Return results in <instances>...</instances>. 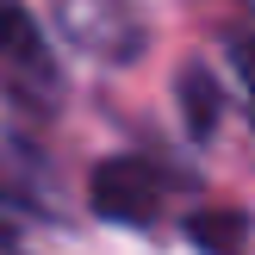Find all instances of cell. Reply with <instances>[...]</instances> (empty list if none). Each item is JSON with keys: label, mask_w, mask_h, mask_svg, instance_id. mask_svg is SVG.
Masks as SVG:
<instances>
[{"label": "cell", "mask_w": 255, "mask_h": 255, "mask_svg": "<svg viewBox=\"0 0 255 255\" xmlns=\"http://www.w3.org/2000/svg\"><path fill=\"white\" fill-rule=\"evenodd\" d=\"M56 31L106 69H125L149 50V19L137 0H56Z\"/></svg>", "instance_id": "cell-1"}, {"label": "cell", "mask_w": 255, "mask_h": 255, "mask_svg": "<svg viewBox=\"0 0 255 255\" xmlns=\"http://www.w3.org/2000/svg\"><path fill=\"white\" fill-rule=\"evenodd\" d=\"M174 199V174L149 156H106L87 181V206L112 224H156Z\"/></svg>", "instance_id": "cell-2"}, {"label": "cell", "mask_w": 255, "mask_h": 255, "mask_svg": "<svg viewBox=\"0 0 255 255\" xmlns=\"http://www.w3.org/2000/svg\"><path fill=\"white\" fill-rule=\"evenodd\" d=\"M0 69L12 87H25L31 100H56V62H50L44 31L31 25V12L19 0H0Z\"/></svg>", "instance_id": "cell-3"}, {"label": "cell", "mask_w": 255, "mask_h": 255, "mask_svg": "<svg viewBox=\"0 0 255 255\" xmlns=\"http://www.w3.org/2000/svg\"><path fill=\"white\" fill-rule=\"evenodd\" d=\"M174 94H181L187 131H193L199 143H212V137H218V119H224V94H218V81H212V69L187 62V69H181V81H174Z\"/></svg>", "instance_id": "cell-4"}, {"label": "cell", "mask_w": 255, "mask_h": 255, "mask_svg": "<svg viewBox=\"0 0 255 255\" xmlns=\"http://www.w3.org/2000/svg\"><path fill=\"white\" fill-rule=\"evenodd\" d=\"M187 237L206 255H243L249 249V218L243 212H199V218H187Z\"/></svg>", "instance_id": "cell-5"}, {"label": "cell", "mask_w": 255, "mask_h": 255, "mask_svg": "<svg viewBox=\"0 0 255 255\" xmlns=\"http://www.w3.org/2000/svg\"><path fill=\"white\" fill-rule=\"evenodd\" d=\"M237 75H243V94H249V119H255V37H237Z\"/></svg>", "instance_id": "cell-6"}]
</instances>
